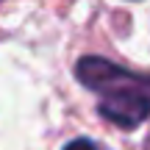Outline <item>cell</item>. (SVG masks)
I'll return each mask as SVG.
<instances>
[{"mask_svg": "<svg viewBox=\"0 0 150 150\" xmlns=\"http://www.w3.org/2000/svg\"><path fill=\"white\" fill-rule=\"evenodd\" d=\"M75 78L95 92L97 114L122 131H134L150 117V75L134 72L103 56H81L75 61Z\"/></svg>", "mask_w": 150, "mask_h": 150, "instance_id": "cell-1", "label": "cell"}, {"mask_svg": "<svg viewBox=\"0 0 150 150\" xmlns=\"http://www.w3.org/2000/svg\"><path fill=\"white\" fill-rule=\"evenodd\" d=\"M61 150H97V145L89 139V136H78V139H70Z\"/></svg>", "mask_w": 150, "mask_h": 150, "instance_id": "cell-2", "label": "cell"}, {"mask_svg": "<svg viewBox=\"0 0 150 150\" xmlns=\"http://www.w3.org/2000/svg\"><path fill=\"white\" fill-rule=\"evenodd\" d=\"M0 3H3V0H0Z\"/></svg>", "mask_w": 150, "mask_h": 150, "instance_id": "cell-3", "label": "cell"}]
</instances>
